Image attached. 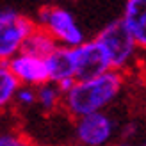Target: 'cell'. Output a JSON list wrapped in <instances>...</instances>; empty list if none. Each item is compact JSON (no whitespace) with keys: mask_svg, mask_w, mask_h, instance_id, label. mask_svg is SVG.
I'll return each instance as SVG.
<instances>
[{"mask_svg":"<svg viewBox=\"0 0 146 146\" xmlns=\"http://www.w3.org/2000/svg\"><path fill=\"white\" fill-rule=\"evenodd\" d=\"M71 50L75 62V78H87L109 70L107 57L94 39L82 41L80 45L71 46Z\"/></svg>","mask_w":146,"mask_h":146,"instance_id":"7","label":"cell"},{"mask_svg":"<svg viewBox=\"0 0 146 146\" xmlns=\"http://www.w3.org/2000/svg\"><path fill=\"white\" fill-rule=\"evenodd\" d=\"M55 46H57V41H55L43 27L36 25L32 31H31V34L27 36L25 45H23V50H27V52H32V54H36V55H41V57H46Z\"/></svg>","mask_w":146,"mask_h":146,"instance_id":"10","label":"cell"},{"mask_svg":"<svg viewBox=\"0 0 146 146\" xmlns=\"http://www.w3.org/2000/svg\"><path fill=\"white\" fill-rule=\"evenodd\" d=\"M134 134H135V125H127L125 130H123V137H125V139H128V137L134 135Z\"/></svg>","mask_w":146,"mask_h":146,"instance_id":"15","label":"cell"},{"mask_svg":"<svg viewBox=\"0 0 146 146\" xmlns=\"http://www.w3.org/2000/svg\"><path fill=\"white\" fill-rule=\"evenodd\" d=\"M123 87V73L111 68L87 78H77L70 89L62 93V109L73 119L94 111H107V107L119 98Z\"/></svg>","mask_w":146,"mask_h":146,"instance_id":"1","label":"cell"},{"mask_svg":"<svg viewBox=\"0 0 146 146\" xmlns=\"http://www.w3.org/2000/svg\"><path fill=\"white\" fill-rule=\"evenodd\" d=\"M116 121L105 111H94L75 118V139L84 146H104L116 135Z\"/></svg>","mask_w":146,"mask_h":146,"instance_id":"5","label":"cell"},{"mask_svg":"<svg viewBox=\"0 0 146 146\" xmlns=\"http://www.w3.org/2000/svg\"><path fill=\"white\" fill-rule=\"evenodd\" d=\"M13 104H16L20 107H32V105H36V87L20 84L16 93H14Z\"/></svg>","mask_w":146,"mask_h":146,"instance_id":"13","label":"cell"},{"mask_svg":"<svg viewBox=\"0 0 146 146\" xmlns=\"http://www.w3.org/2000/svg\"><path fill=\"white\" fill-rule=\"evenodd\" d=\"M36 104L45 112H55L59 107H62V91L55 82L46 80L36 87Z\"/></svg>","mask_w":146,"mask_h":146,"instance_id":"11","label":"cell"},{"mask_svg":"<svg viewBox=\"0 0 146 146\" xmlns=\"http://www.w3.org/2000/svg\"><path fill=\"white\" fill-rule=\"evenodd\" d=\"M45 61H46V70H48V80L57 84L61 80L75 78V62H73L71 46L57 45L45 57Z\"/></svg>","mask_w":146,"mask_h":146,"instance_id":"9","label":"cell"},{"mask_svg":"<svg viewBox=\"0 0 146 146\" xmlns=\"http://www.w3.org/2000/svg\"><path fill=\"white\" fill-rule=\"evenodd\" d=\"M18 86L20 82L13 75L7 62H0V112H4L9 105H13Z\"/></svg>","mask_w":146,"mask_h":146,"instance_id":"12","label":"cell"},{"mask_svg":"<svg viewBox=\"0 0 146 146\" xmlns=\"http://www.w3.org/2000/svg\"><path fill=\"white\" fill-rule=\"evenodd\" d=\"M36 27V21L18 11H0V62H7L23 50L25 39Z\"/></svg>","mask_w":146,"mask_h":146,"instance_id":"4","label":"cell"},{"mask_svg":"<svg viewBox=\"0 0 146 146\" xmlns=\"http://www.w3.org/2000/svg\"><path fill=\"white\" fill-rule=\"evenodd\" d=\"M119 20L135 41L137 48L146 54V0H127Z\"/></svg>","mask_w":146,"mask_h":146,"instance_id":"8","label":"cell"},{"mask_svg":"<svg viewBox=\"0 0 146 146\" xmlns=\"http://www.w3.org/2000/svg\"><path fill=\"white\" fill-rule=\"evenodd\" d=\"M7 66L13 71V75L16 77V80L23 86L38 87L39 84L48 80L45 57L27 52V50H20L16 55H13L7 61Z\"/></svg>","mask_w":146,"mask_h":146,"instance_id":"6","label":"cell"},{"mask_svg":"<svg viewBox=\"0 0 146 146\" xmlns=\"http://www.w3.org/2000/svg\"><path fill=\"white\" fill-rule=\"evenodd\" d=\"M27 144V139L20 134L13 132H0V146H23Z\"/></svg>","mask_w":146,"mask_h":146,"instance_id":"14","label":"cell"},{"mask_svg":"<svg viewBox=\"0 0 146 146\" xmlns=\"http://www.w3.org/2000/svg\"><path fill=\"white\" fill-rule=\"evenodd\" d=\"M36 25L45 31L62 46H77L86 41L82 27L78 25L75 14L61 5H46L38 14Z\"/></svg>","mask_w":146,"mask_h":146,"instance_id":"3","label":"cell"},{"mask_svg":"<svg viewBox=\"0 0 146 146\" xmlns=\"http://www.w3.org/2000/svg\"><path fill=\"white\" fill-rule=\"evenodd\" d=\"M94 41L104 50L111 70L125 73L139 59L137 55L141 50L137 48L135 41L128 34L121 20H114L109 25H105L94 38Z\"/></svg>","mask_w":146,"mask_h":146,"instance_id":"2","label":"cell"}]
</instances>
